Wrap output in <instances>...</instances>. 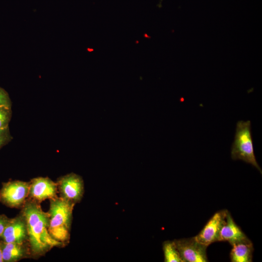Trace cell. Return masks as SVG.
<instances>
[{
	"instance_id": "cell-1",
	"label": "cell",
	"mask_w": 262,
	"mask_h": 262,
	"mask_svg": "<svg viewBox=\"0 0 262 262\" xmlns=\"http://www.w3.org/2000/svg\"><path fill=\"white\" fill-rule=\"evenodd\" d=\"M21 209L26 221L28 244L32 258L43 256L53 247L65 246L50 236L49 214L43 211L40 203L28 198Z\"/></svg>"
},
{
	"instance_id": "cell-2",
	"label": "cell",
	"mask_w": 262,
	"mask_h": 262,
	"mask_svg": "<svg viewBox=\"0 0 262 262\" xmlns=\"http://www.w3.org/2000/svg\"><path fill=\"white\" fill-rule=\"evenodd\" d=\"M49 232L55 240L65 246L70 240L72 214L75 204L60 196L49 199Z\"/></svg>"
},
{
	"instance_id": "cell-3",
	"label": "cell",
	"mask_w": 262,
	"mask_h": 262,
	"mask_svg": "<svg viewBox=\"0 0 262 262\" xmlns=\"http://www.w3.org/2000/svg\"><path fill=\"white\" fill-rule=\"evenodd\" d=\"M231 157L233 160H241L250 164L262 173L261 168L254 154L249 120L237 122L234 140L231 149Z\"/></svg>"
},
{
	"instance_id": "cell-4",
	"label": "cell",
	"mask_w": 262,
	"mask_h": 262,
	"mask_svg": "<svg viewBox=\"0 0 262 262\" xmlns=\"http://www.w3.org/2000/svg\"><path fill=\"white\" fill-rule=\"evenodd\" d=\"M29 182L10 181L3 184L0 200L9 207L21 208L29 198Z\"/></svg>"
},
{
	"instance_id": "cell-5",
	"label": "cell",
	"mask_w": 262,
	"mask_h": 262,
	"mask_svg": "<svg viewBox=\"0 0 262 262\" xmlns=\"http://www.w3.org/2000/svg\"><path fill=\"white\" fill-rule=\"evenodd\" d=\"M56 182L61 197L74 204L81 201L84 194V183L80 176L71 173L60 177Z\"/></svg>"
},
{
	"instance_id": "cell-6",
	"label": "cell",
	"mask_w": 262,
	"mask_h": 262,
	"mask_svg": "<svg viewBox=\"0 0 262 262\" xmlns=\"http://www.w3.org/2000/svg\"><path fill=\"white\" fill-rule=\"evenodd\" d=\"M174 242L184 262H207V246L194 237L175 240Z\"/></svg>"
},
{
	"instance_id": "cell-7",
	"label": "cell",
	"mask_w": 262,
	"mask_h": 262,
	"mask_svg": "<svg viewBox=\"0 0 262 262\" xmlns=\"http://www.w3.org/2000/svg\"><path fill=\"white\" fill-rule=\"evenodd\" d=\"M57 184L48 177H37L29 182V198L38 203L57 196Z\"/></svg>"
},
{
	"instance_id": "cell-8",
	"label": "cell",
	"mask_w": 262,
	"mask_h": 262,
	"mask_svg": "<svg viewBox=\"0 0 262 262\" xmlns=\"http://www.w3.org/2000/svg\"><path fill=\"white\" fill-rule=\"evenodd\" d=\"M227 211L225 210L215 213L199 233L194 237L195 240L207 246L218 241L220 231L225 221Z\"/></svg>"
},
{
	"instance_id": "cell-9",
	"label": "cell",
	"mask_w": 262,
	"mask_h": 262,
	"mask_svg": "<svg viewBox=\"0 0 262 262\" xmlns=\"http://www.w3.org/2000/svg\"><path fill=\"white\" fill-rule=\"evenodd\" d=\"M1 238L4 243H28L26 221L21 212L10 219Z\"/></svg>"
},
{
	"instance_id": "cell-10",
	"label": "cell",
	"mask_w": 262,
	"mask_h": 262,
	"mask_svg": "<svg viewBox=\"0 0 262 262\" xmlns=\"http://www.w3.org/2000/svg\"><path fill=\"white\" fill-rule=\"evenodd\" d=\"M248 240L249 239L235 223L229 212L227 211L220 231L218 241H227L232 246Z\"/></svg>"
},
{
	"instance_id": "cell-11",
	"label": "cell",
	"mask_w": 262,
	"mask_h": 262,
	"mask_svg": "<svg viewBox=\"0 0 262 262\" xmlns=\"http://www.w3.org/2000/svg\"><path fill=\"white\" fill-rule=\"evenodd\" d=\"M26 258H32L28 243L3 242L2 259L3 262H16Z\"/></svg>"
},
{
	"instance_id": "cell-12",
	"label": "cell",
	"mask_w": 262,
	"mask_h": 262,
	"mask_svg": "<svg viewBox=\"0 0 262 262\" xmlns=\"http://www.w3.org/2000/svg\"><path fill=\"white\" fill-rule=\"evenodd\" d=\"M230 258L232 262H251L252 261L253 244L250 240L240 242L232 246Z\"/></svg>"
},
{
	"instance_id": "cell-13",
	"label": "cell",
	"mask_w": 262,
	"mask_h": 262,
	"mask_svg": "<svg viewBox=\"0 0 262 262\" xmlns=\"http://www.w3.org/2000/svg\"><path fill=\"white\" fill-rule=\"evenodd\" d=\"M163 249L165 262H184L174 241L164 242Z\"/></svg>"
},
{
	"instance_id": "cell-14",
	"label": "cell",
	"mask_w": 262,
	"mask_h": 262,
	"mask_svg": "<svg viewBox=\"0 0 262 262\" xmlns=\"http://www.w3.org/2000/svg\"><path fill=\"white\" fill-rule=\"evenodd\" d=\"M11 116V107L0 106V129L9 127Z\"/></svg>"
},
{
	"instance_id": "cell-15",
	"label": "cell",
	"mask_w": 262,
	"mask_h": 262,
	"mask_svg": "<svg viewBox=\"0 0 262 262\" xmlns=\"http://www.w3.org/2000/svg\"><path fill=\"white\" fill-rule=\"evenodd\" d=\"M12 138L9 127L0 129V148L10 142Z\"/></svg>"
},
{
	"instance_id": "cell-16",
	"label": "cell",
	"mask_w": 262,
	"mask_h": 262,
	"mask_svg": "<svg viewBox=\"0 0 262 262\" xmlns=\"http://www.w3.org/2000/svg\"><path fill=\"white\" fill-rule=\"evenodd\" d=\"M12 102L7 92L0 87V106L11 107Z\"/></svg>"
},
{
	"instance_id": "cell-17",
	"label": "cell",
	"mask_w": 262,
	"mask_h": 262,
	"mask_svg": "<svg viewBox=\"0 0 262 262\" xmlns=\"http://www.w3.org/2000/svg\"><path fill=\"white\" fill-rule=\"evenodd\" d=\"M10 219L4 215H0V237H1L4 230Z\"/></svg>"
},
{
	"instance_id": "cell-18",
	"label": "cell",
	"mask_w": 262,
	"mask_h": 262,
	"mask_svg": "<svg viewBox=\"0 0 262 262\" xmlns=\"http://www.w3.org/2000/svg\"><path fill=\"white\" fill-rule=\"evenodd\" d=\"M2 242H0V262H3L2 259Z\"/></svg>"
}]
</instances>
